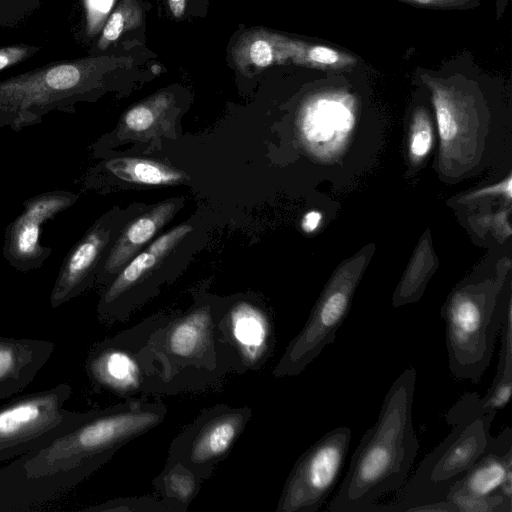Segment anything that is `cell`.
I'll return each mask as SVG.
<instances>
[{
    "instance_id": "11",
    "label": "cell",
    "mask_w": 512,
    "mask_h": 512,
    "mask_svg": "<svg viewBox=\"0 0 512 512\" xmlns=\"http://www.w3.org/2000/svg\"><path fill=\"white\" fill-rule=\"evenodd\" d=\"M352 431L339 426L303 452L291 469L276 512H316L334 490L349 450Z\"/></svg>"
},
{
    "instance_id": "34",
    "label": "cell",
    "mask_w": 512,
    "mask_h": 512,
    "mask_svg": "<svg viewBox=\"0 0 512 512\" xmlns=\"http://www.w3.org/2000/svg\"><path fill=\"white\" fill-rule=\"evenodd\" d=\"M38 50L28 45H12L0 48V71L16 65Z\"/></svg>"
},
{
    "instance_id": "35",
    "label": "cell",
    "mask_w": 512,
    "mask_h": 512,
    "mask_svg": "<svg viewBox=\"0 0 512 512\" xmlns=\"http://www.w3.org/2000/svg\"><path fill=\"white\" fill-rule=\"evenodd\" d=\"M490 195H502L505 196L508 200H510L512 196L511 175H508L504 180L497 184H493L480 190H476L475 192L467 195L465 197V200H474L477 198L486 197Z\"/></svg>"
},
{
    "instance_id": "29",
    "label": "cell",
    "mask_w": 512,
    "mask_h": 512,
    "mask_svg": "<svg viewBox=\"0 0 512 512\" xmlns=\"http://www.w3.org/2000/svg\"><path fill=\"white\" fill-rule=\"evenodd\" d=\"M446 500L454 506L456 512H512V500L499 493L477 496L453 485Z\"/></svg>"
},
{
    "instance_id": "6",
    "label": "cell",
    "mask_w": 512,
    "mask_h": 512,
    "mask_svg": "<svg viewBox=\"0 0 512 512\" xmlns=\"http://www.w3.org/2000/svg\"><path fill=\"white\" fill-rule=\"evenodd\" d=\"M419 81L431 94L440 136V164L447 171L471 164L484 117L483 73L467 54L438 69L419 67Z\"/></svg>"
},
{
    "instance_id": "31",
    "label": "cell",
    "mask_w": 512,
    "mask_h": 512,
    "mask_svg": "<svg viewBox=\"0 0 512 512\" xmlns=\"http://www.w3.org/2000/svg\"><path fill=\"white\" fill-rule=\"evenodd\" d=\"M83 511L90 512H173L172 509L158 497L130 496L118 497L89 506Z\"/></svg>"
},
{
    "instance_id": "2",
    "label": "cell",
    "mask_w": 512,
    "mask_h": 512,
    "mask_svg": "<svg viewBox=\"0 0 512 512\" xmlns=\"http://www.w3.org/2000/svg\"><path fill=\"white\" fill-rule=\"evenodd\" d=\"M417 372L409 366L387 391L376 422L352 454L330 512H372L385 495L407 481L419 449L412 423Z\"/></svg>"
},
{
    "instance_id": "15",
    "label": "cell",
    "mask_w": 512,
    "mask_h": 512,
    "mask_svg": "<svg viewBox=\"0 0 512 512\" xmlns=\"http://www.w3.org/2000/svg\"><path fill=\"white\" fill-rule=\"evenodd\" d=\"M355 125V101L342 91H322L302 105L297 127L304 146L315 156L339 153Z\"/></svg>"
},
{
    "instance_id": "20",
    "label": "cell",
    "mask_w": 512,
    "mask_h": 512,
    "mask_svg": "<svg viewBox=\"0 0 512 512\" xmlns=\"http://www.w3.org/2000/svg\"><path fill=\"white\" fill-rule=\"evenodd\" d=\"M293 45V38L264 28H253L238 38L232 56L243 74L253 75L267 67L290 62Z\"/></svg>"
},
{
    "instance_id": "7",
    "label": "cell",
    "mask_w": 512,
    "mask_h": 512,
    "mask_svg": "<svg viewBox=\"0 0 512 512\" xmlns=\"http://www.w3.org/2000/svg\"><path fill=\"white\" fill-rule=\"evenodd\" d=\"M510 295L492 280L466 282L441 309L448 368L456 379L477 383L488 368Z\"/></svg>"
},
{
    "instance_id": "4",
    "label": "cell",
    "mask_w": 512,
    "mask_h": 512,
    "mask_svg": "<svg viewBox=\"0 0 512 512\" xmlns=\"http://www.w3.org/2000/svg\"><path fill=\"white\" fill-rule=\"evenodd\" d=\"M497 411L484 407L475 392L464 394L447 411L450 433L419 463L394 499L376 511L420 512L425 505L446 501L453 484L496 443L490 429Z\"/></svg>"
},
{
    "instance_id": "13",
    "label": "cell",
    "mask_w": 512,
    "mask_h": 512,
    "mask_svg": "<svg viewBox=\"0 0 512 512\" xmlns=\"http://www.w3.org/2000/svg\"><path fill=\"white\" fill-rule=\"evenodd\" d=\"M217 330L229 357L231 372L244 374L262 369L276 347V327L271 312L250 299L219 305Z\"/></svg>"
},
{
    "instance_id": "27",
    "label": "cell",
    "mask_w": 512,
    "mask_h": 512,
    "mask_svg": "<svg viewBox=\"0 0 512 512\" xmlns=\"http://www.w3.org/2000/svg\"><path fill=\"white\" fill-rule=\"evenodd\" d=\"M291 63L321 70H341L354 66L356 58L334 47L294 39Z\"/></svg>"
},
{
    "instance_id": "22",
    "label": "cell",
    "mask_w": 512,
    "mask_h": 512,
    "mask_svg": "<svg viewBox=\"0 0 512 512\" xmlns=\"http://www.w3.org/2000/svg\"><path fill=\"white\" fill-rule=\"evenodd\" d=\"M509 472H512V429L506 427L497 435L495 445L453 485L472 495L489 496L498 493Z\"/></svg>"
},
{
    "instance_id": "14",
    "label": "cell",
    "mask_w": 512,
    "mask_h": 512,
    "mask_svg": "<svg viewBox=\"0 0 512 512\" xmlns=\"http://www.w3.org/2000/svg\"><path fill=\"white\" fill-rule=\"evenodd\" d=\"M78 195L67 190H52L28 198L23 211L7 225L3 256L21 272L40 268L52 253L41 242L43 225L71 207Z\"/></svg>"
},
{
    "instance_id": "16",
    "label": "cell",
    "mask_w": 512,
    "mask_h": 512,
    "mask_svg": "<svg viewBox=\"0 0 512 512\" xmlns=\"http://www.w3.org/2000/svg\"><path fill=\"white\" fill-rule=\"evenodd\" d=\"M112 230L111 218L102 217L67 253L50 293L53 309L78 297L93 283L102 267V257L110 244Z\"/></svg>"
},
{
    "instance_id": "25",
    "label": "cell",
    "mask_w": 512,
    "mask_h": 512,
    "mask_svg": "<svg viewBox=\"0 0 512 512\" xmlns=\"http://www.w3.org/2000/svg\"><path fill=\"white\" fill-rule=\"evenodd\" d=\"M500 350L492 385L483 397L484 407L498 411L506 407L512 392V299H509L500 328Z\"/></svg>"
},
{
    "instance_id": "33",
    "label": "cell",
    "mask_w": 512,
    "mask_h": 512,
    "mask_svg": "<svg viewBox=\"0 0 512 512\" xmlns=\"http://www.w3.org/2000/svg\"><path fill=\"white\" fill-rule=\"evenodd\" d=\"M406 4L425 8L443 10H468L478 7L481 0H398Z\"/></svg>"
},
{
    "instance_id": "21",
    "label": "cell",
    "mask_w": 512,
    "mask_h": 512,
    "mask_svg": "<svg viewBox=\"0 0 512 512\" xmlns=\"http://www.w3.org/2000/svg\"><path fill=\"white\" fill-rule=\"evenodd\" d=\"M175 99L163 91L150 96L127 110L116 131L119 140L148 141L171 130Z\"/></svg>"
},
{
    "instance_id": "32",
    "label": "cell",
    "mask_w": 512,
    "mask_h": 512,
    "mask_svg": "<svg viewBox=\"0 0 512 512\" xmlns=\"http://www.w3.org/2000/svg\"><path fill=\"white\" fill-rule=\"evenodd\" d=\"M116 0H83L86 14V32L96 35L104 26Z\"/></svg>"
},
{
    "instance_id": "30",
    "label": "cell",
    "mask_w": 512,
    "mask_h": 512,
    "mask_svg": "<svg viewBox=\"0 0 512 512\" xmlns=\"http://www.w3.org/2000/svg\"><path fill=\"white\" fill-rule=\"evenodd\" d=\"M433 144V129L430 116L425 107L414 110L410 135L409 156L413 163H418L430 152Z\"/></svg>"
},
{
    "instance_id": "26",
    "label": "cell",
    "mask_w": 512,
    "mask_h": 512,
    "mask_svg": "<svg viewBox=\"0 0 512 512\" xmlns=\"http://www.w3.org/2000/svg\"><path fill=\"white\" fill-rule=\"evenodd\" d=\"M432 262L430 245L427 238H423L393 294V307L411 304L420 299L432 272Z\"/></svg>"
},
{
    "instance_id": "38",
    "label": "cell",
    "mask_w": 512,
    "mask_h": 512,
    "mask_svg": "<svg viewBox=\"0 0 512 512\" xmlns=\"http://www.w3.org/2000/svg\"><path fill=\"white\" fill-rule=\"evenodd\" d=\"M508 0H498V16L501 15V9L505 8Z\"/></svg>"
},
{
    "instance_id": "8",
    "label": "cell",
    "mask_w": 512,
    "mask_h": 512,
    "mask_svg": "<svg viewBox=\"0 0 512 512\" xmlns=\"http://www.w3.org/2000/svg\"><path fill=\"white\" fill-rule=\"evenodd\" d=\"M170 316H153L94 343L84 364L91 387L125 400L150 394L152 372L145 349L153 332Z\"/></svg>"
},
{
    "instance_id": "28",
    "label": "cell",
    "mask_w": 512,
    "mask_h": 512,
    "mask_svg": "<svg viewBox=\"0 0 512 512\" xmlns=\"http://www.w3.org/2000/svg\"><path fill=\"white\" fill-rule=\"evenodd\" d=\"M143 11L138 0H122L107 18L97 43L100 50H105L125 31L141 25Z\"/></svg>"
},
{
    "instance_id": "1",
    "label": "cell",
    "mask_w": 512,
    "mask_h": 512,
    "mask_svg": "<svg viewBox=\"0 0 512 512\" xmlns=\"http://www.w3.org/2000/svg\"><path fill=\"white\" fill-rule=\"evenodd\" d=\"M166 415L162 402L141 399L83 412L70 427L0 467V510H28L70 491Z\"/></svg>"
},
{
    "instance_id": "18",
    "label": "cell",
    "mask_w": 512,
    "mask_h": 512,
    "mask_svg": "<svg viewBox=\"0 0 512 512\" xmlns=\"http://www.w3.org/2000/svg\"><path fill=\"white\" fill-rule=\"evenodd\" d=\"M55 343L0 336V400L23 391L49 361Z\"/></svg>"
},
{
    "instance_id": "10",
    "label": "cell",
    "mask_w": 512,
    "mask_h": 512,
    "mask_svg": "<svg viewBox=\"0 0 512 512\" xmlns=\"http://www.w3.org/2000/svg\"><path fill=\"white\" fill-rule=\"evenodd\" d=\"M68 383L27 393L0 406V464L33 449L77 422L83 412L70 411Z\"/></svg>"
},
{
    "instance_id": "23",
    "label": "cell",
    "mask_w": 512,
    "mask_h": 512,
    "mask_svg": "<svg viewBox=\"0 0 512 512\" xmlns=\"http://www.w3.org/2000/svg\"><path fill=\"white\" fill-rule=\"evenodd\" d=\"M103 167L117 178L135 184L176 185L189 179L183 170L137 157H114L106 160Z\"/></svg>"
},
{
    "instance_id": "37",
    "label": "cell",
    "mask_w": 512,
    "mask_h": 512,
    "mask_svg": "<svg viewBox=\"0 0 512 512\" xmlns=\"http://www.w3.org/2000/svg\"><path fill=\"white\" fill-rule=\"evenodd\" d=\"M167 1H168L169 9H170L171 13L173 14V16L176 18H181L184 15V12L186 10L187 0H167Z\"/></svg>"
},
{
    "instance_id": "12",
    "label": "cell",
    "mask_w": 512,
    "mask_h": 512,
    "mask_svg": "<svg viewBox=\"0 0 512 512\" xmlns=\"http://www.w3.org/2000/svg\"><path fill=\"white\" fill-rule=\"evenodd\" d=\"M249 406L216 404L203 410L172 440L168 460L179 461L203 481L229 455L252 418Z\"/></svg>"
},
{
    "instance_id": "5",
    "label": "cell",
    "mask_w": 512,
    "mask_h": 512,
    "mask_svg": "<svg viewBox=\"0 0 512 512\" xmlns=\"http://www.w3.org/2000/svg\"><path fill=\"white\" fill-rule=\"evenodd\" d=\"M118 65L110 57H90L46 65L0 81V128L19 132L40 124L52 111L68 112L102 87Z\"/></svg>"
},
{
    "instance_id": "24",
    "label": "cell",
    "mask_w": 512,
    "mask_h": 512,
    "mask_svg": "<svg viewBox=\"0 0 512 512\" xmlns=\"http://www.w3.org/2000/svg\"><path fill=\"white\" fill-rule=\"evenodd\" d=\"M203 480L179 461L166 459L165 467L153 480L158 498L173 512H186L197 496Z\"/></svg>"
},
{
    "instance_id": "36",
    "label": "cell",
    "mask_w": 512,
    "mask_h": 512,
    "mask_svg": "<svg viewBox=\"0 0 512 512\" xmlns=\"http://www.w3.org/2000/svg\"><path fill=\"white\" fill-rule=\"evenodd\" d=\"M322 219V215L319 211L313 210L307 212L301 222L302 229L307 232L311 233L315 231Z\"/></svg>"
},
{
    "instance_id": "19",
    "label": "cell",
    "mask_w": 512,
    "mask_h": 512,
    "mask_svg": "<svg viewBox=\"0 0 512 512\" xmlns=\"http://www.w3.org/2000/svg\"><path fill=\"white\" fill-rule=\"evenodd\" d=\"M178 206V199L160 202L127 224L110 247L97 280L108 283L174 216Z\"/></svg>"
},
{
    "instance_id": "17",
    "label": "cell",
    "mask_w": 512,
    "mask_h": 512,
    "mask_svg": "<svg viewBox=\"0 0 512 512\" xmlns=\"http://www.w3.org/2000/svg\"><path fill=\"white\" fill-rule=\"evenodd\" d=\"M193 227L181 224L154 240L145 250L136 254L108 283L97 305V318L112 325L116 314L131 291L148 275L191 231Z\"/></svg>"
},
{
    "instance_id": "9",
    "label": "cell",
    "mask_w": 512,
    "mask_h": 512,
    "mask_svg": "<svg viewBox=\"0 0 512 512\" xmlns=\"http://www.w3.org/2000/svg\"><path fill=\"white\" fill-rule=\"evenodd\" d=\"M365 257L343 264L331 277L299 333L288 343L274 366L276 378L297 376L332 344L346 319L355 289L364 270Z\"/></svg>"
},
{
    "instance_id": "3",
    "label": "cell",
    "mask_w": 512,
    "mask_h": 512,
    "mask_svg": "<svg viewBox=\"0 0 512 512\" xmlns=\"http://www.w3.org/2000/svg\"><path fill=\"white\" fill-rule=\"evenodd\" d=\"M219 305L197 303L171 316L146 346L152 372L150 394L203 391L220 385L231 366L217 330Z\"/></svg>"
}]
</instances>
